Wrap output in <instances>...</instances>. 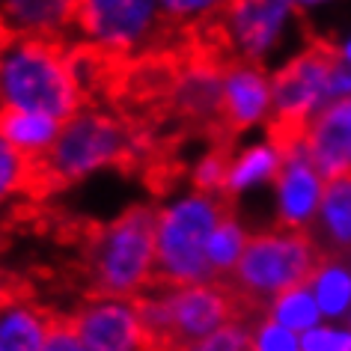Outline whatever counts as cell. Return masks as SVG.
Returning a JSON list of instances; mask_svg holds the SVG:
<instances>
[{
    "mask_svg": "<svg viewBox=\"0 0 351 351\" xmlns=\"http://www.w3.org/2000/svg\"><path fill=\"white\" fill-rule=\"evenodd\" d=\"M86 101L84 60L63 39L0 36V108L66 122Z\"/></svg>",
    "mask_w": 351,
    "mask_h": 351,
    "instance_id": "obj_1",
    "label": "cell"
},
{
    "mask_svg": "<svg viewBox=\"0 0 351 351\" xmlns=\"http://www.w3.org/2000/svg\"><path fill=\"white\" fill-rule=\"evenodd\" d=\"M232 199L215 191L191 188L176 197L170 206L158 208L155 217V262L152 283L194 286L215 283L217 274L208 262V239L226 212H232Z\"/></svg>",
    "mask_w": 351,
    "mask_h": 351,
    "instance_id": "obj_2",
    "label": "cell"
},
{
    "mask_svg": "<svg viewBox=\"0 0 351 351\" xmlns=\"http://www.w3.org/2000/svg\"><path fill=\"white\" fill-rule=\"evenodd\" d=\"M137 155V140L117 113L104 108H84L72 113L57 134L51 152L36 164L39 194L66 188L86 176L128 164Z\"/></svg>",
    "mask_w": 351,
    "mask_h": 351,
    "instance_id": "obj_3",
    "label": "cell"
},
{
    "mask_svg": "<svg viewBox=\"0 0 351 351\" xmlns=\"http://www.w3.org/2000/svg\"><path fill=\"white\" fill-rule=\"evenodd\" d=\"M158 208L134 206L108 226L90 230L84 239L90 295L131 298L149 283L155 262Z\"/></svg>",
    "mask_w": 351,
    "mask_h": 351,
    "instance_id": "obj_4",
    "label": "cell"
},
{
    "mask_svg": "<svg viewBox=\"0 0 351 351\" xmlns=\"http://www.w3.org/2000/svg\"><path fill=\"white\" fill-rule=\"evenodd\" d=\"M324 253L306 230H277L250 235L232 274L223 280L262 313L283 292L306 286L322 268Z\"/></svg>",
    "mask_w": 351,
    "mask_h": 351,
    "instance_id": "obj_5",
    "label": "cell"
},
{
    "mask_svg": "<svg viewBox=\"0 0 351 351\" xmlns=\"http://www.w3.org/2000/svg\"><path fill=\"white\" fill-rule=\"evenodd\" d=\"M304 19L295 0H230L212 30L230 60L277 69L306 45Z\"/></svg>",
    "mask_w": 351,
    "mask_h": 351,
    "instance_id": "obj_6",
    "label": "cell"
},
{
    "mask_svg": "<svg viewBox=\"0 0 351 351\" xmlns=\"http://www.w3.org/2000/svg\"><path fill=\"white\" fill-rule=\"evenodd\" d=\"M173 33L161 0H77L69 42L104 60H134Z\"/></svg>",
    "mask_w": 351,
    "mask_h": 351,
    "instance_id": "obj_7",
    "label": "cell"
},
{
    "mask_svg": "<svg viewBox=\"0 0 351 351\" xmlns=\"http://www.w3.org/2000/svg\"><path fill=\"white\" fill-rule=\"evenodd\" d=\"M333 69H337L333 45L322 42L298 48L277 69H271V86H274V119L268 125L271 134H301L306 122L319 117L330 101H337Z\"/></svg>",
    "mask_w": 351,
    "mask_h": 351,
    "instance_id": "obj_8",
    "label": "cell"
},
{
    "mask_svg": "<svg viewBox=\"0 0 351 351\" xmlns=\"http://www.w3.org/2000/svg\"><path fill=\"white\" fill-rule=\"evenodd\" d=\"M277 137V134H274ZM283 143V164L274 179V197H277V217L283 230H313L315 215L322 206V194L328 179L315 167V161L306 152L301 134L280 137Z\"/></svg>",
    "mask_w": 351,
    "mask_h": 351,
    "instance_id": "obj_9",
    "label": "cell"
},
{
    "mask_svg": "<svg viewBox=\"0 0 351 351\" xmlns=\"http://www.w3.org/2000/svg\"><path fill=\"white\" fill-rule=\"evenodd\" d=\"M274 119L271 69L230 60L221 66V125L226 134H250Z\"/></svg>",
    "mask_w": 351,
    "mask_h": 351,
    "instance_id": "obj_10",
    "label": "cell"
},
{
    "mask_svg": "<svg viewBox=\"0 0 351 351\" xmlns=\"http://www.w3.org/2000/svg\"><path fill=\"white\" fill-rule=\"evenodd\" d=\"M66 319L90 351H149L131 298L90 295Z\"/></svg>",
    "mask_w": 351,
    "mask_h": 351,
    "instance_id": "obj_11",
    "label": "cell"
},
{
    "mask_svg": "<svg viewBox=\"0 0 351 351\" xmlns=\"http://www.w3.org/2000/svg\"><path fill=\"white\" fill-rule=\"evenodd\" d=\"M306 152L324 179L351 173V99H337L301 131Z\"/></svg>",
    "mask_w": 351,
    "mask_h": 351,
    "instance_id": "obj_12",
    "label": "cell"
},
{
    "mask_svg": "<svg viewBox=\"0 0 351 351\" xmlns=\"http://www.w3.org/2000/svg\"><path fill=\"white\" fill-rule=\"evenodd\" d=\"M77 0H0V36L72 39Z\"/></svg>",
    "mask_w": 351,
    "mask_h": 351,
    "instance_id": "obj_13",
    "label": "cell"
},
{
    "mask_svg": "<svg viewBox=\"0 0 351 351\" xmlns=\"http://www.w3.org/2000/svg\"><path fill=\"white\" fill-rule=\"evenodd\" d=\"M51 313L21 292L19 283L3 280L0 289V351H42Z\"/></svg>",
    "mask_w": 351,
    "mask_h": 351,
    "instance_id": "obj_14",
    "label": "cell"
},
{
    "mask_svg": "<svg viewBox=\"0 0 351 351\" xmlns=\"http://www.w3.org/2000/svg\"><path fill=\"white\" fill-rule=\"evenodd\" d=\"M280 164H283V143L268 131L265 137L250 140L241 149L230 152V164H226V179L221 194L226 199H235L247 191L268 185L277 179Z\"/></svg>",
    "mask_w": 351,
    "mask_h": 351,
    "instance_id": "obj_15",
    "label": "cell"
},
{
    "mask_svg": "<svg viewBox=\"0 0 351 351\" xmlns=\"http://www.w3.org/2000/svg\"><path fill=\"white\" fill-rule=\"evenodd\" d=\"M310 235L324 256H348L351 253V173L328 179Z\"/></svg>",
    "mask_w": 351,
    "mask_h": 351,
    "instance_id": "obj_16",
    "label": "cell"
},
{
    "mask_svg": "<svg viewBox=\"0 0 351 351\" xmlns=\"http://www.w3.org/2000/svg\"><path fill=\"white\" fill-rule=\"evenodd\" d=\"M63 122L36 110H15V108H0V137L10 146H15L24 158L39 164L57 143V134Z\"/></svg>",
    "mask_w": 351,
    "mask_h": 351,
    "instance_id": "obj_17",
    "label": "cell"
},
{
    "mask_svg": "<svg viewBox=\"0 0 351 351\" xmlns=\"http://www.w3.org/2000/svg\"><path fill=\"white\" fill-rule=\"evenodd\" d=\"M173 101L191 119L221 122V69L212 63L188 66L173 86Z\"/></svg>",
    "mask_w": 351,
    "mask_h": 351,
    "instance_id": "obj_18",
    "label": "cell"
},
{
    "mask_svg": "<svg viewBox=\"0 0 351 351\" xmlns=\"http://www.w3.org/2000/svg\"><path fill=\"white\" fill-rule=\"evenodd\" d=\"M313 295L315 304L324 315H339L348 313L351 306V259L348 256H324L322 268L313 274Z\"/></svg>",
    "mask_w": 351,
    "mask_h": 351,
    "instance_id": "obj_19",
    "label": "cell"
},
{
    "mask_svg": "<svg viewBox=\"0 0 351 351\" xmlns=\"http://www.w3.org/2000/svg\"><path fill=\"white\" fill-rule=\"evenodd\" d=\"M27 194L39 197L36 164L0 137V206H10Z\"/></svg>",
    "mask_w": 351,
    "mask_h": 351,
    "instance_id": "obj_20",
    "label": "cell"
},
{
    "mask_svg": "<svg viewBox=\"0 0 351 351\" xmlns=\"http://www.w3.org/2000/svg\"><path fill=\"white\" fill-rule=\"evenodd\" d=\"M230 0H161V10L176 33L212 30Z\"/></svg>",
    "mask_w": 351,
    "mask_h": 351,
    "instance_id": "obj_21",
    "label": "cell"
},
{
    "mask_svg": "<svg viewBox=\"0 0 351 351\" xmlns=\"http://www.w3.org/2000/svg\"><path fill=\"white\" fill-rule=\"evenodd\" d=\"M244 244H247V235H244V226L235 221L232 212H226L221 217V223L215 226L212 239H208V262H212L217 280H223L239 262Z\"/></svg>",
    "mask_w": 351,
    "mask_h": 351,
    "instance_id": "obj_22",
    "label": "cell"
},
{
    "mask_svg": "<svg viewBox=\"0 0 351 351\" xmlns=\"http://www.w3.org/2000/svg\"><path fill=\"white\" fill-rule=\"evenodd\" d=\"M319 315H322V310H319V304H315V295H313V289H306V286L283 292L271 304V319L289 330H310V328H315Z\"/></svg>",
    "mask_w": 351,
    "mask_h": 351,
    "instance_id": "obj_23",
    "label": "cell"
},
{
    "mask_svg": "<svg viewBox=\"0 0 351 351\" xmlns=\"http://www.w3.org/2000/svg\"><path fill=\"white\" fill-rule=\"evenodd\" d=\"M185 351H253V328L244 322L223 324L221 330L208 333L206 339L194 342Z\"/></svg>",
    "mask_w": 351,
    "mask_h": 351,
    "instance_id": "obj_24",
    "label": "cell"
},
{
    "mask_svg": "<svg viewBox=\"0 0 351 351\" xmlns=\"http://www.w3.org/2000/svg\"><path fill=\"white\" fill-rule=\"evenodd\" d=\"M226 164H230V152L226 149H208V152L194 164V188L199 191H223V179H226Z\"/></svg>",
    "mask_w": 351,
    "mask_h": 351,
    "instance_id": "obj_25",
    "label": "cell"
},
{
    "mask_svg": "<svg viewBox=\"0 0 351 351\" xmlns=\"http://www.w3.org/2000/svg\"><path fill=\"white\" fill-rule=\"evenodd\" d=\"M253 351H301V339L295 337V330L268 319L259 324V333L253 337Z\"/></svg>",
    "mask_w": 351,
    "mask_h": 351,
    "instance_id": "obj_26",
    "label": "cell"
},
{
    "mask_svg": "<svg viewBox=\"0 0 351 351\" xmlns=\"http://www.w3.org/2000/svg\"><path fill=\"white\" fill-rule=\"evenodd\" d=\"M301 351H351V330L310 328L301 337Z\"/></svg>",
    "mask_w": 351,
    "mask_h": 351,
    "instance_id": "obj_27",
    "label": "cell"
},
{
    "mask_svg": "<svg viewBox=\"0 0 351 351\" xmlns=\"http://www.w3.org/2000/svg\"><path fill=\"white\" fill-rule=\"evenodd\" d=\"M42 351H90L81 342V337L75 333V328L69 324L66 315H54L51 313V324H48V337H45V348Z\"/></svg>",
    "mask_w": 351,
    "mask_h": 351,
    "instance_id": "obj_28",
    "label": "cell"
},
{
    "mask_svg": "<svg viewBox=\"0 0 351 351\" xmlns=\"http://www.w3.org/2000/svg\"><path fill=\"white\" fill-rule=\"evenodd\" d=\"M298 6H301V12L304 15H319L324 10H330L333 3H339V0H295Z\"/></svg>",
    "mask_w": 351,
    "mask_h": 351,
    "instance_id": "obj_29",
    "label": "cell"
},
{
    "mask_svg": "<svg viewBox=\"0 0 351 351\" xmlns=\"http://www.w3.org/2000/svg\"><path fill=\"white\" fill-rule=\"evenodd\" d=\"M333 54H337L339 63H346V66L351 69V30L342 33V39L337 42V45H333Z\"/></svg>",
    "mask_w": 351,
    "mask_h": 351,
    "instance_id": "obj_30",
    "label": "cell"
},
{
    "mask_svg": "<svg viewBox=\"0 0 351 351\" xmlns=\"http://www.w3.org/2000/svg\"><path fill=\"white\" fill-rule=\"evenodd\" d=\"M0 289H3V280H0Z\"/></svg>",
    "mask_w": 351,
    "mask_h": 351,
    "instance_id": "obj_31",
    "label": "cell"
}]
</instances>
